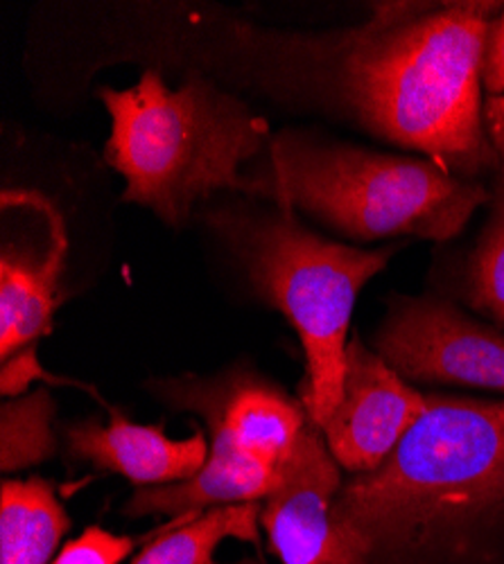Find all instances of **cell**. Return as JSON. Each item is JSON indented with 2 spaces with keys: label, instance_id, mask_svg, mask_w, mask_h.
Masks as SVG:
<instances>
[{
  "label": "cell",
  "instance_id": "cell-1",
  "mask_svg": "<svg viewBox=\"0 0 504 564\" xmlns=\"http://www.w3.org/2000/svg\"><path fill=\"white\" fill-rule=\"evenodd\" d=\"M342 564H504V400L428 395V409L333 503Z\"/></svg>",
  "mask_w": 504,
  "mask_h": 564
},
{
  "label": "cell",
  "instance_id": "cell-2",
  "mask_svg": "<svg viewBox=\"0 0 504 564\" xmlns=\"http://www.w3.org/2000/svg\"><path fill=\"white\" fill-rule=\"evenodd\" d=\"M500 3L380 10L344 57L346 96L366 129L452 176L500 165L484 131L482 53Z\"/></svg>",
  "mask_w": 504,
  "mask_h": 564
},
{
  "label": "cell",
  "instance_id": "cell-3",
  "mask_svg": "<svg viewBox=\"0 0 504 564\" xmlns=\"http://www.w3.org/2000/svg\"><path fill=\"white\" fill-rule=\"evenodd\" d=\"M111 113L107 161L125 176L122 202L181 226L191 206L217 191H247L240 165L269 140V127L204 77L170 90L159 70L133 88H103Z\"/></svg>",
  "mask_w": 504,
  "mask_h": 564
},
{
  "label": "cell",
  "instance_id": "cell-4",
  "mask_svg": "<svg viewBox=\"0 0 504 564\" xmlns=\"http://www.w3.org/2000/svg\"><path fill=\"white\" fill-rule=\"evenodd\" d=\"M249 193L297 204L362 242L396 235L448 242L489 202L482 185L428 159L301 143H279L269 174L249 178Z\"/></svg>",
  "mask_w": 504,
  "mask_h": 564
},
{
  "label": "cell",
  "instance_id": "cell-5",
  "mask_svg": "<svg viewBox=\"0 0 504 564\" xmlns=\"http://www.w3.org/2000/svg\"><path fill=\"white\" fill-rule=\"evenodd\" d=\"M396 247L364 251L329 242L290 215L251 228L247 262L258 292L279 307L305 352L303 406L324 427L342 395L348 325L357 294Z\"/></svg>",
  "mask_w": 504,
  "mask_h": 564
},
{
  "label": "cell",
  "instance_id": "cell-6",
  "mask_svg": "<svg viewBox=\"0 0 504 564\" xmlns=\"http://www.w3.org/2000/svg\"><path fill=\"white\" fill-rule=\"evenodd\" d=\"M376 352L407 382L504 393V335L437 299H398Z\"/></svg>",
  "mask_w": 504,
  "mask_h": 564
},
{
  "label": "cell",
  "instance_id": "cell-7",
  "mask_svg": "<svg viewBox=\"0 0 504 564\" xmlns=\"http://www.w3.org/2000/svg\"><path fill=\"white\" fill-rule=\"evenodd\" d=\"M428 409V395L362 339H351L344 361L342 395L322 434L333 458L351 475L380 467Z\"/></svg>",
  "mask_w": 504,
  "mask_h": 564
},
{
  "label": "cell",
  "instance_id": "cell-8",
  "mask_svg": "<svg viewBox=\"0 0 504 564\" xmlns=\"http://www.w3.org/2000/svg\"><path fill=\"white\" fill-rule=\"evenodd\" d=\"M342 484L322 427L308 420L260 512L269 549L283 564H342L333 529Z\"/></svg>",
  "mask_w": 504,
  "mask_h": 564
},
{
  "label": "cell",
  "instance_id": "cell-9",
  "mask_svg": "<svg viewBox=\"0 0 504 564\" xmlns=\"http://www.w3.org/2000/svg\"><path fill=\"white\" fill-rule=\"evenodd\" d=\"M66 443L75 458L122 475L143 488L189 481L202 473L208 460V445L202 432L174 441L165 436L163 427L136 425L120 415L109 425L86 420L68 427Z\"/></svg>",
  "mask_w": 504,
  "mask_h": 564
},
{
  "label": "cell",
  "instance_id": "cell-10",
  "mask_svg": "<svg viewBox=\"0 0 504 564\" xmlns=\"http://www.w3.org/2000/svg\"><path fill=\"white\" fill-rule=\"evenodd\" d=\"M181 406L197 409L206 415L211 436L222 438L245 458L271 469H281L290 456L305 422V406L290 400L277 387L245 380L228 384L217 393L183 389Z\"/></svg>",
  "mask_w": 504,
  "mask_h": 564
},
{
  "label": "cell",
  "instance_id": "cell-11",
  "mask_svg": "<svg viewBox=\"0 0 504 564\" xmlns=\"http://www.w3.org/2000/svg\"><path fill=\"white\" fill-rule=\"evenodd\" d=\"M66 235L60 215L41 245H19L6 235L0 260V357L36 346L53 327L57 280L66 256Z\"/></svg>",
  "mask_w": 504,
  "mask_h": 564
},
{
  "label": "cell",
  "instance_id": "cell-12",
  "mask_svg": "<svg viewBox=\"0 0 504 564\" xmlns=\"http://www.w3.org/2000/svg\"><path fill=\"white\" fill-rule=\"evenodd\" d=\"M71 520L53 484L6 479L0 488V564H49Z\"/></svg>",
  "mask_w": 504,
  "mask_h": 564
},
{
  "label": "cell",
  "instance_id": "cell-13",
  "mask_svg": "<svg viewBox=\"0 0 504 564\" xmlns=\"http://www.w3.org/2000/svg\"><path fill=\"white\" fill-rule=\"evenodd\" d=\"M260 501L215 506L161 535L131 564H213V553L226 538L260 542Z\"/></svg>",
  "mask_w": 504,
  "mask_h": 564
},
{
  "label": "cell",
  "instance_id": "cell-14",
  "mask_svg": "<svg viewBox=\"0 0 504 564\" xmlns=\"http://www.w3.org/2000/svg\"><path fill=\"white\" fill-rule=\"evenodd\" d=\"M55 404L45 391L14 398L0 406V467L3 473L30 467L55 449L51 420Z\"/></svg>",
  "mask_w": 504,
  "mask_h": 564
},
{
  "label": "cell",
  "instance_id": "cell-15",
  "mask_svg": "<svg viewBox=\"0 0 504 564\" xmlns=\"http://www.w3.org/2000/svg\"><path fill=\"white\" fill-rule=\"evenodd\" d=\"M467 301L504 327V185L475 251L469 258Z\"/></svg>",
  "mask_w": 504,
  "mask_h": 564
},
{
  "label": "cell",
  "instance_id": "cell-16",
  "mask_svg": "<svg viewBox=\"0 0 504 564\" xmlns=\"http://www.w3.org/2000/svg\"><path fill=\"white\" fill-rule=\"evenodd\" d=\"M133 546V538L90 527L77 540L68 542L53 564H120Z\"/></svg>",
  "mask_w": 504,
  "mask_h": 564
},
{
  "label": "cell",
  "instance_id": "cell-17",
  "mask_svg": "<svg viewBox=\"0 0 504 564\" xmlns=\"http://www.w3.org/2000/svg\"><path fill=\"white\" fill-rule=\"evenodd\" d=\"M482 86L491 98L504 96V10L491 23L482 53Z\"/></svg>",
  "mask_w": 504,
  "mask_h": 564
},
{
  "label": "cell",
  "instance_id": "cell-18",
  "mask_svg": "<svg viewBox=\"0 0 504 564\" xmlns=\"http://www.w3.org/2000/svg\"><path fill=\"white\" fill-rule=\"evenodd\" d=\"M36 346L32 348H25L21 352H17L14 357H10L8 361H3V395L10 398V395H19L23 393L36 378H41L43 370H41V364L36 359V352H34Z\"/></svg>",
  "mask_w": 504,
  "mask_h": 564
},
{
  "label": "cell",
  "instance_id": "cell-19",
  "mask_svg": "<svg viewBox=\"0 0 504 564\" xmlns=\"http://www.w3.org/2000/svg\"><path fill=\"white\" fill-rule=\"evenodd\" d=\"M484 122H486V133L493 140V145L502 143L504 140V96L486 100Z\"/></svg>",
  "mask_w": 504,
  "mask_h": 564
},
{
  "label": "cell",
  "instance_id": "cell-20",
  "mask_svg": "<svg viewBox=\"0 0 504 564\" xmlns=\"http://www.w3.org/2000/svg\"><path fill=\"white\" fill-rule=\"evenodd\" d=\"M495 152H497L500 170H502V183L500 185H504V140H502V143H495Z\"/></svg>",
  "mask_w": 504,
  "mask_h": 564
}]
</instances>
